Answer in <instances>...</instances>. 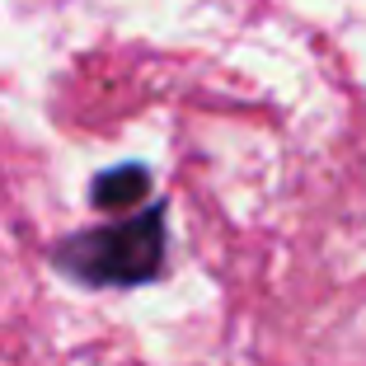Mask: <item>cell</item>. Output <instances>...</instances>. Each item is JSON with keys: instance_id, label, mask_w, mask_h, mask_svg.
I'll return each instance as SVG.
<instances>
[{"instance_id": "cell-2", "label": "cell", "mask_w": 366, "mask_h": 366, "mask_svg": "<svg viewBox=\"0 0 366 366\" xmlns=\"http://www.w3.org/2000/svg\"><path fill=\"white\" fill-rule=\"evenodd\" d=\"M151 197V169L146 164H118V169L94 174L89 183V202L99 212H132Z\"/></svg>"}, {"instance_id": "cell-1", "label": "cell", "mask_w": 366, "mask_h": 366, "mask_svg": "<svg viewBox=\"0 0 366 366\" xmlns=\"http://www.w3.org/2000/svg\"><path fill=\"white\" fill-rule=\"evenodd\" d=\"M52 263L80 287H141L164 268V202L122 216L113 226L76 230L52 249Z\"/></svg>"}]
</instances>
